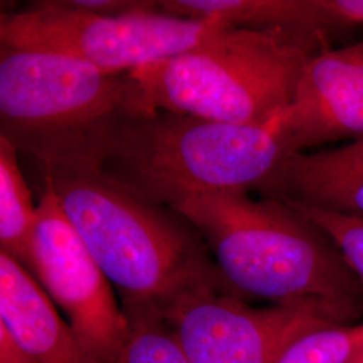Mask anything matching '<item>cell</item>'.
<instances>
[{"instance_id":"18","label":"cell","mask_w":363,"mask_h":363,"mask_svg":"<svg viewBox=\"0 0 363 363\" xmlns=\"http://www.w3.org/2000/svg\"><path fill=\"white\" fill-rule=\"evenodd\" d=\"M333 27L363 25V0H319Z\"/></svg>"},{"instance_id":"5","label":"cell","mask_w":363,"mask_h":363,"mask_svg":"<svg viewBox=\"0 0 363 363\" xmlns=\"http://www.w3.org/2000/svg\"><path fill=\"white\" fill-rule=\"evenodd\" d=\"M327 31L228 27L189 52L132 70L155 109L259 125L291 104Z\"/></svg>"},{"instance_id":"4","label":"cell","mask_w":363,"mask_h":363,"mask_svg":"<svg viewBox=\"0 0 363 363\" xmlns=\"http://www.w3.org/2000/svg\"><path fill=\"white\" fill-rule=\"evenodd\" d=\"M292 155L281 115L241 125L155 109L123 125L99 174L145 202L177 210L202 195L259 193Z\"/></svg>"},{"instance_id":"1","label":"cell","mask_w":363,"mask_h":363,"mask_svg":"<svg viewBox=\"0 0 363 363\" xmlns=\"http://www.w3.org/2000/svg\"><path fill=\"white\" fill-rule=\"evenodd\" d=\"M177 210L202 235L240 298L308 312L330 325L362 320V283L333 240L288 202L230 190L196 196Z\"/></svg>"},{"instance_id":"8","label":"cell","mask_w":363,"mask_h":363,"mask_svg":"<svg viewBox=\"0 0 363 363\" xmlns=\"http://www.w3.org/2000/svg\"><path fill=\"white\" fill-rule=\"evenodd\" d=\"M159 319L190 363H276L298 337L330 325L296 308L252 307L220 283L183 292Z\"/></svg>"},{"instance_id":"16","label":"cell","mask_w":363,"mask_h":363,"mask_svg":"<svg viewBox=\"0 0 363 363\" xmlns=\"http://www.w3.org/2000/svg\"><path fill=\"white\" fill-rule=\"evenodd\" d=\"M288 203L300 210L333 240L351 271L363 284V217L295 202Z\"/></svg>"},{"instance_id":"11","label":"cell","mask_w":363,"mask_h":363,"mask_svg":"<svg viewBox=\"0 0 363 363\" xmlns=\"http://www.w3.org/2000/svg\"><path fill=\"white\" fill-rule=\"evenodd\" d=\"M157 7L162 13L232 27L327 33L333 27L319 0H162Z\"/></svg>"},{"instance_id":"3","label":"cell","mask_w":363,"mask_h":363,"mask_svg":"<svg viewBox=\"0 0 363 363\" xmlns=\"http://www.w3.org/2000/svg\"><path fill=\"white\" fill-rule=\"evenodd\" d=\"M40 182L55 193L116 288L128 320L159 319L183 292L208 283L226 284L202 235L181 211L145 202L99 172L55 174Z\"/></svg>"},{"instance_id":"2","label":"cell","mask_w":363,"mask_h":363,"mask_svg":"<svg viewBox=\"0 0 363 363\" xmlns=\"http://www.w3.org/2000/svg\"><path fill=\"white\" fill-rule=\"evenodd\" d=\"M152 111L132 72L0 46V138L40 177L99 172L123 125Z\"/></svg>"},{"instance_id":"6","label":"cell","mask_w":363,"mask_h":363,"mask_svg":"<svg viewBox=\"0 0 363 363\" xmlns=\"http://www.w3.org/2000/svg\"><path fill=\"white\" fill-rule=\"evenodd\" d=\"M228 25L191 19L152 7L117 15L89 13L66 0H43L1 13L3 48L55 52L105 72L121 73L189 52Z\"/></svg>"},{"instance_id":"17","label":"cell","mask_w":363,"mask_h":363,"mask_svg":"<svg viewBox=\"0 0 363 363\" xmlns=\"http://www.w3.org/2000/svg\"><path fill=\"white\" fill-rule=\"evenodd\" d=\"M308 206L328 208L363 217V181L351 183L323 195L319 201Z\"/></svg>"},{"instance_id":"9","label":"cell","mask_w":363,"mask_h":363,"mask_svg":"<svg viewBox=\"0 0 363 363\" xmlns=\"http://www.w3.org/2000/svg\"><path fill=\"white\" fill-rule=\"evenodd\" d=\"M281 120L295 154L337 140H363V39L315 55Z\"/></svg>"},{"instance_id":"7","label":"cell","mask_w":363,"mask_h":363,"mask_svg":"<svg viewBox=\"0 0 363 363\" xmlns=\"http://www.w3.org/2000/svg\"><path fill=\"white\" fill-rule=\"evenodd\" d=\"M33 276L97 363H118L130 320L52 189L40 184Z\"/></svg>"},{"instance_id":"10","label":"cell","mask_w":363,"mask_h":363,"mask_svg":"<svg viewBox=\"0 0 363 363\" xmlns=\"http://www.w3.org/2000/svg\"><path fill=\"white\" fill-rule=\"evenodd\" d=\"M0 325L38 363H97L38 280L0 252Z\"/></svg>"},{"instance_id":"20","label":"cell","mask_w":363,"mask_h":363,"mask_svg":"<svg viewBox=\"0 0 363 363\" xmlns=\"http://www.w3.org/2000/svg\"><path fill=\"white\" fill-rule=\"evenodd\" d=\"M359 363H363V361H362V362H359Z\"/></svg>"},{"instance_id":"15","label":"cell","mask_w":363,"mask_h":363,"mask_svg":"<svg viewBox=\"0 0 363 363\" xmlns=\"http://www.w3.org/2000/svg\"><path fill=\"white\" fill-rule=\"evenodd\" d=\"M130 325L118 363H190L162 319L139 318Z\"/></svg>"},{"instance_id":"19","label":"cell","mask_w":363,"mask_h":363,"mask_svg":"<svg viewBox=\"0 0 363 363\" xmlns=\"http://www.w3.org/2000/svg\"><path fill=\"white\" fill-rule=\"evenodd\" d=\"M0 363H38V361L15 340L4 325H0Z\"/></svg>"},{"instance_id":"12","label":"cell","mask_w":363,"mask_h":363,"mask_svg":"<svg viewBox=\"0 0 363 363\" xmlns=\"http://www.w3.org/2000/svg\"><path fill=\"white\" fill-rule=\"evenodd\" d=\"M361 181L363 140L334 150L289 156L259 194L312 205L323 195Z\"/></svg>"},{"instance_id":"14","label":"cell","mask_w":363,"mask_h":363,"mask_svg":"<svg viewBox=\"0 0 363 363\" xmlns=\"http://www.w3.org/2000/svg\"><path fill=\"white\" fill-rule=\"evenodd\" d=\"M363 361V320L323 325L298 337L276 363H359Z\"/></svg>"},{"instance_id":"13","label":"cell","mask_w":363,"mask_h":363,"mask_svg":"<svg viewBox=\"0 0 363 363\" xmlns=\"http://www.w3.org/2000/svg\"><path fill=\"white\" fill-rule=\"evenodd\" d=\"M37 206L13 144L0 138V252L33 273Z\"/></svg>"}]
</instances>
